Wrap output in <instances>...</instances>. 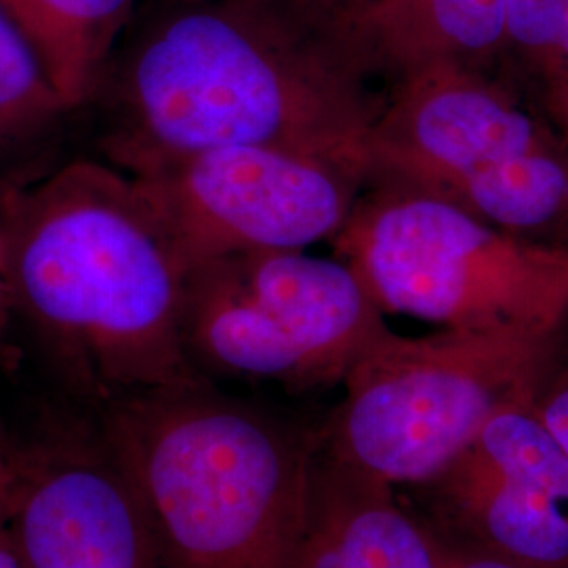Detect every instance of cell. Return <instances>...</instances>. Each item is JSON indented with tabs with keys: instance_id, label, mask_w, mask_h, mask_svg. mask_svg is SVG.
<instances>
[{
	"instance_id": "1",
	"label": "cell",
	"mask_w": 568,
	"mask_h": 568,
	"mask_svg": "<svg viewBox=\"0 0 568 568\" xmlns=\"http://www.w3.org/2000/svg\"><path fill=\"white\" fill-rule=\"evenodd\" d=\"M352 18L312 0H140L105 65L102 150L124 173L220 145L363 171L384 100Z\"/></svg>"
},
{
	"instance_id": "9",
	"label": "cell",
	"mask_w": 568,
	"mask_h": 568,
	"mask_svg": "<svg viewBox=\"0 0 568 568\" xmlns=\"http://www.w3.org/2000/svg\"><path fill=\"white\" fill-rule=\"evenodd\" d=\"M9 516L26 568H166L95 417H53L16 448Z\"/></svg>"
},
{
	"instance_id": "23",
	"label": "cell",
	"mask_w": 568,
	"mask_h": 568,
	"mask_svg": "<svg viewBox=\"0 0 568 568\" xmlns=\"http://www.w3.org/2000/svg\"><path fill=\"white\" fill-rule=\"evenodd\" d=\"M556 244H560V246H565V248H568V232L567 234H565V236H562V239H560V241H558V243Z\"/></svg>"
},
{
	"instance_id": "15",
	"label": "cell",
	"mask_w": 568,
	"mask_h": 568,
	"mask_svg": "<svg viewBox=\"0 0 568 568\" xmlns=\"http://www.w3.org/2000/svg\"><path fill=\"white\" fill-rule=\"evenodd\" d=\"M546 91L568 77V0H506V37Z\"/></svg>"
},
{
	"instance_id": "17",
	"label": "cell",
	"mask_w": 568,
	"mask_h": 568,
	"mask_svg": "<svg viewBox=\"0 0 568 568\" xmlns=\"http://www.w3.org/2000/svg\"><path fill=\"white\" fill-rule=\"evenodd\" d=\"M537 413L568 450V363L556 366L535 398Z\"/></svg>"
},
{
	"instance_id": "16",
	"label": "cell",
	"mask_w": 568,
	"mask_h": 568,
	"mask_svg": "<svg viewBox=\"0 0 568 568\" xmlns=\"http://www.w3.org/2000/svg\"><path fill=\"white\" fill-rule=\"evenodd\" d=\"M426 525L432 532L434 546H436L438 568H527L516 565V562H509L506 558H499L495 554H488L485 549L476 548L464 539L450 535L447 530H440V528L429 525L427 520Z\"/></svg>"
},
{
	"instance_id": "5",
	"label": "cell",
	"mask_w": 568,
	"mask_h": 568,
	"mask_svg": "<svg viewBox=\"0 0 568 568\" xmlns=\"http://www.w3.org/2000/svg\"><path fill=\"white\" fill-rule=\"evenodd\" d=\"M331 243L384 314L466 331L560 333L567 321L568 248L405 183L368 180Z\"/></svg>"
},
{
	"instance_id": "24",
	"label": "cell",
	"mask_w": 568,
	"mask_h": 568,
	"mask_svg": "<svg viewBox=\"0 0 568 568\" xmlns=\"http://www.w3.org/2000/svg\"><path fill=\"white\" fill-rule=\"evenodd\" d=\"M9 487H11V485H9ZM7 495H9V488H7V490H0V504L7 499Z\"/></svg>"
},
{
	"instance_id": "21",
	"label": "cell",
	"mask_w": 568,
	"mask_h": 568,
	"mask_svg": "<svg viewBox=\"0 0 568 568\" xmlns=\"http://www.w3.org/2000/svg\"><path fill=\"white\" fill-rule=\"evenodd\" d=\"M13 464H16V447H11L7 436L0 432V490H7L11 485Z\"/></svg>"
},
{
	"instance_id": "3",
	"label": "cell",
	"mask_w": 568,
	"mask_h": 568,
	"mask_svg": "<svg viewBox=\"0 0 568 568\" xmlns=\"http://www.w3.org/2000/svg\"><path fill=\"white\" fill-rule=\"evenodd\" d=\"M166 568H300L318 427L209 379L95 410Z\"/></svg>"
},
{
	"instance_id": "7",
	"label": "cell",
	"mask_w": 568,
	"mask_h": 568,
	"mask_svg": "<svg viewBox=\"0 0 568 568\" xmlns=\"http://www.w3.org/2000/svg\"><path fill=\"white\" fill-rule=\"evenodd\" d=\"M389 326L339 257L257 251L190 265L182 339L192 368L304 392L342 386Z\"/></svg>"
},
{
	"instance_id": "20",
	"label": "cell",
	"mask_w": 568,
	"mask_h": 568,
	"mask_svg": "<svg viewBox=\"0 0 568 568\" xmlns=\"http://www.w3.org/2000/svg\"><path fill=\"white\" fill-rule=\"evenodd\" d=\"M548 95L549 112L556 124V131L565 140L568 148V77L562 82H558L554 89L546 91Z\"/></svg>"
},
{
	"instance_id": "4",
	"label": "cell",
	"mask_w": 568,
	"mask_h": 568,
	"mask_svg": "<svg viewBox=\"0 0 568 568\" xmlns=\"http://www.w3.org/2000/svg\"><path fill=\"white\" fill-rule=\"evenodd\" d=\"M560 333L392 328L345 375L344 398L318 426L333 459L389 487H424L476 443L504 406L537 394Z\"/></svg>"
},
{
	"instance_id": "6",
	"label": "cell",
	"mask_w": 568,
	"mask_h": 568,
	"mask_svg": "<svg viewBox=\"0 0 568 568\" xmlns=\"http://www.w3.org/2000/svg\"><path fill=\"white\" fill-rule=\"evenodd\" d=\"M368 180L434 194L514 234L568 232V148L556 126L476 65L440 61L396 79L366 142Z\"/></svg>"
},
{
	"instance_id": "8",
	"label": "cell",
	"mask_w": 568,
	"mask_h": 568,
	"mask_svg": "<svg viewBox=\"0 0 568 568\" xmlns=\"http://www.w3.org/2000/svg\"><path fill=\"white\" fill-rule=\"evenodd\" d=\"M142 185L187 265L333 241L368 178L295 150L220 145L142 164Z\"/></svg>"
},
{
	"instance_id": "19",
	"label": "cell",
	"mask_w": 568,
	"mask_h": 568,
	"mask_svg": "<svg viewBox=\"0 0 568 568\" xmlns=\"http://www.w3.org/2000/svg\"><path fill=\"white\" fill-rule=\"evenodd\" d=\"M0 568H26L20 544L9 516V495L0 504Z\"/></svg>"
},
{
	"instance_id": "13",
	"label": "cell",
	"mask_w": 568,
	"mask_h": 568,
	"mask_svg": "<svg viewBox=\"0 0 568 568\" xmlns=\"http://www.w3.org/2000/svg\"><path fill=\"white\" fill-rule=\"evenodd\" d=\"M37 49L68 112L93 102L140 0H0Z\"/></svg>"
},
{
	"instance_id": "10",
	"label": "cell",
	"mask_w": 568,
	"mask_h": 568,
	"mask_svg": "<svg viewBox=\"0 0 568 568\" xmlns=\"http://www.w3.org/2000/svg\"><path fill=\"white\" fill-rule=\"evenodd\" d=\"M429 525L527 568H568V506L476 448L415 488Z\"/></svg>"
},
{
	"instance_id": "11",
	"label": "cell",
	"mask_w": 568,
	"mask_h": 568,
	"mask_svg": "<svg viewBox=\"0 0 568 568\" xmlns=\"http://www.w3.org/2000/svg\"><path fill=\"white\" fill-rule=\"evenodd\" d=\"M300 568H438L426 520L400 490L318 445Z\"/></svg>"
},
{
	"instance_id": "14",
	"label": "cell",
	"mask_w": 568,
	"mask_h": 568,
	"mask_svg": "<svg viewBox=\"0 0 568 568\" xmlns=\"http://www.w3.org/2000/svg\"><path fill=\"white\" fill-rule=\"evenodd\" d=\"M65 112L37 49L0 4V154L39 138Z\"/></svg>"
},
{
	"instance_id": "12",
	"label": "cell",
	"mask_w": 568,
	"mask_h": 568,
	"mask_svg": "<svg viewBox=\"0 0 568 568\" xmlns=\"http://www.w3.org/2000/svg\"><path fill=\"white\" fill-rule=\"evenodd\" d=\"M352 23L377 74L396 81L440 61L476 65L501 49L506 0H363Z\"/></svg>"
},
{
	"instance_id": "22",
	"label": "cell",
	"mask_w": 568,
	"mask_h": 568,
	"mask_svg": "<svg viewBox=\"0 0 568 568\" xmlns=\"http://www.w3.org/2000/svg\"><path fill=\"white\" fill-rule=\"evenodd\" d=\"M312 2H316V4H321V7H326V9L335 11V13H342V16L352 18V16L358 11V7H361L363 0H312Z\"/></svg>"
},
{
	"instance_id": "18",
	"label": "cell",
	"mask_w": 568,
	"mask_h": 568,
	"mask_svg": "<svg viewBox=\"0 0 568 568\" xmlns=\"http://www.w3.org/2000/svg\"><path fill=\"white\" fill-rule=\"evenodd\" d=\"M11 297L4 276V260H2V244H0V368L11 371L18 365V347L9 339V325H11Z\"/></svg>"
},
{
	"instance_id": "2",
	"label": "cell",
	"mask_w": 568,
	"mask_h": 568,
	"mask_svg": "<svg viewBox=\"0 0 568 568\" xmlns=\"http://www.w3.org/2000/svg\"><path fill=\"white\" fill-rule=\"evenodd\" d=\"M0 244L13 312L93 410L204 379L183 349L190 265L129 173L81 159L4 190Z\"/></svg>"
}]
</instances>
